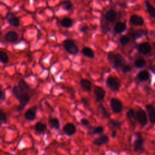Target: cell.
<instances>
[{
	"label": "cell",
	"instance_id": "cell-30",
	"mask_svg": "<svg viewBox=\"0 0 155 155\" xmlns=\"http://www.w3.org/2000/svg\"><path fill=\"white\" fill-rule=\"evenodd\" d=\"M0 60H1V62L4 64H6L9 61V58L7 54L3 51H0Z\"/></svg>",
	"mask_w": 155,
	"mask_h": 155
},
{
	"label": "cell",
	"instance_id": "cell-14",
	"mask_svg": "<svg viewBox=\"0 0 155 155\" xmlns=\"http://www.w3.org/2000/svg\"><path fill=\"white\" fill-rule=\"evenodd\" d=\"M80 85L82 89L85 92H90L92 90V83L87 79H81Z\"/></svg>",
	"mask_w": 155,
	"mask_h": 155
},
{
	"label": "cell",
	"instance_id": "cell-25",
	"mask_svg": "<svg viewBox=\"0 0 155 155\" xmlns=\"http://www.w3.org/2000/svg\"><path fill=\"white\" fill-rule=\"evenodd\" d=\"M144 33H145V32L143 30L140 29V30L133 31L130 33V36L134 39H137V38H139L143 37L144 35Z\"/></svg>",
	"mask_w": 155,
	"mask_h": 155
},
{
	"label": "cell",
	"instance_id": "cell-39",
	"mask_svg": "<svg viewBox=\"0 0 155 155\" xmlns=\"http://www.w3.org/2000/svg\"><path fill=\"white\" fill-rule=\"evenodd\" d=\"M88 29H89L88 26H83L82 27H81L80 28V31H81V32H82V33H85L87 31Z\"/></svg>",
	"mask_w": 155,
	"mask_h": 155
},
{
	"label": "cell",
	"instance_id": "cell-28",
	"mask_svg": "<svg viewBox=\"0 0 155 155\" xmlns=\"http://www.w3.org/2000/svg\"><path fill=\"white\" fill-rule=\"evenodd\" d=\"M137 77L140 81H145L148 79L149 73L145 71H143L137 75Z\"/></svg>",
	"mask_w": 155,
	"mask_h": 155
},
{
	"label": "cell",
	"instance_id": "cell-4",
	"mask_svg": "<svg viewBox=\"0 0 155 155\" xmlns=\"http://www.w3.org/2000/svg\"><path fill=\"white\" fill-rule=\"evenodd\" d=\"M63 47L67 52L71 55H76L79 51L77 46L70 40H66L63 42Z\"/></svg>",
	"mask_w": 155,
	"mask_h": 155
},
{
	"label": "cell",
	"instance_id": "cell-38",
	"mask_svg": "<svg viewBox=\"0 0 155 155\" xmlns=\"http://www.w3.org/2000/svg\"><path fill=\"white\" fill-rule=\"evenodd\" d=\"M81 102L82 103V104H84L85 107H87L89 105L88 100L87 99H85V98H82L81 99Z\"/></svg>",
	"mask_w": 155,
	"mask_h": 155
},
{
	"label": "cell",
	"instance_id": "cell-36",
	"mask_svg": "<svg viewBox=\"0 0 155 155\" xmlns=\"http://www.w3.org/2000/svg\"><path fill=\"white\" fill-rule=\"evenodd\" d=\"M131 68L129 65H124L122 68V71L124 73H126L131 71Z\"/></svg>",
	"mask_w": 155,
	"mask_h": 155
},
{
	"label": "cell",
	"instance_id": "cell-22",
	"mask_svg": "<svg viewBox=\"0 0 155 155\" xmlns=\"http://www.w3.org/2000/svg\"><path fill=\"white\" fill-rule=\"evenodd\" d=\"M48 124L50 126L57 130H59L60 127V120L57 118H51L48 119Z\"/></svg>",
	"mask_w": 155,
	"mask_h": 155
},
{
	"label": "cell",
	"instance_id": "cell-37",
	"mask_svg": "<svg viewBox=\"0 0 155 155\" xmlns=\"http://www.w3.org/2000/svg\"><path fill=\"white\" fill-rule=\"evenodd\" d=\"M81 124L82 126H89L90 123H89V120H88L87 119H85V118H82V119H81Z\"/></svg>",
	"mask_w": 155,
	"mask_h": 155
},
{
	"label": "cell",
	"instance_id": "cell-20",
	"mask_svg": "<svg viewBox=\"0 0 155 155\" xmlns=\"http://www.w3.org/2000/svg\"><path fill=\"white\" fill-rule=\"evenodd\" d=\"M82 53L85 57L89 58H93L95 57L93 50L91 49L90 47H84L82 50Z\"/></svg>",
	"mask_w": 155,
	"mask_h": 155
},
{
	"label": "cell",
	"instance_id": "cell-32",
	"mask_svg": "<svg viewBox=\"0 0 155 155\" xmlns=\"http://www.w3.org/2000/svg\"><path fill=\"white\" fill-rule=\"evenodd\" d=\"M62 7L65 10H70L73 7V4L71 1L67 0L62 3Z\"/></svg>",
	"mask_w": 155,
	"mask_h": 155
},
{
	"label": "cell",
	"instance_id": "cell-21",
	"mask_svg": "<svg viewBox=\"0 0 155 155\" xmlns=\"http://www.w3.org/2000/svg\"><path fill=\"white\" fill-rule=\"evenodd\" d=\"M145 5L146 7V9L150 16L152 18H155V8L150 4L147 0L145 1Z\"/></svg>",
	"mask_w": 155,
	"mask_h": 155
},
{
	"label": "cell",
	"instance_id": "cell-6",
	"mask_svg": "<svg viewBox=\"0 0 155 155\" xmlns=\"http://www.w3.org/2000/svg\"><path fill=\"white\" fill-rule=\"evenodd\" d=\"M136 117L137 121L141 125L145 126L147 124V117L144 110L142 109H140L137 110L136 113Z\"/></svg>",
	"mask_w": 155,
	"mask_h": 155
},
{
	"label": "cell",
	"instance_id": "cell-7",
	"mask_svg": "<svg viewBox=\"0 0 155 155\" xmlns=\"http://www.w3.org/2000/svg\"><path fill=\"white\" fill-rule=\"evenodd\" d=\"M4 40L10 43H16L18 40V35L15 31H9L7 32L4 35Z\"/></svg>",
	"mask_w": 155,
	"mask_h": 155
},
{
	"label": "cell",
	"instance_id": "cell-15",
	"mask_svg": "<svg viewBox=\"0 0 155 155\" xmlns=\"http://www.w3.org/2000/svg\"><path fill=\"white\" fill-rule=\"evenodd\" d=\"M109 141V137L107 136H102L96 139L93 141V144L97 146H101L104 144H106Z\"/></svg>",
	"mask_w": 155,
	"mask_h": 155
},
{
	"label": "cell",
	"instance_id": "cell-27",
	"mask_svg": "<svg viewBox=\"0 0 155 155\" xmlns=\"http://www.w3.org/2000/svg\"><path fill=\"white\" fill-rule=\"evenodd\" d=\"M109 125L110 126V127L111 128L116 129V130L120 129V127H121V123L118 121V120H113V119H112L110 120L109 123Z\"/></svg>",
	"mask_w": 155,
	"mask_h": 155
},
{
	"label": "cell",
	"instance_id": "cell-23",
	"mask_svg": "<svg viewBox=\"0 0 155 155\" xmlns=\"http://www.w3.org/2000/svg\"><path fill=\"white\" fill-rule=\"evenodd\" d=\"M34 129H35V130L37 133L41 134L45 132L46 130V126L41 122H38L35 124V127H34Z\"/></svg>",
	"mask_w": 155,
	"mask_h": 155
},
{
	"label": "cell",
	"instance_id": "cell-24",
	"mask_svg": "<svg viewBox=\"0 0 155 155\" xmlns=\"http://www.w3.org/2000/svg\"><path fill=\"white\" fill-rule=\"evenodd\" d=\"M61 24L64 28H70L73 25V21L69 18H64L61 20Z\"/></svg>",
	"mask_w": 155,
	"mask_h": 155
},
{
	"label": "cell",
	"instance_id": "cell-29",
	"mask_svg": "<svg viewBox=\"0 0 155 155\" xmlns=\"http://www.w3.org/2000/svg\"><path fill=\"white\" fill-rule=\"evenodd\" d=\"M98 109L99 110L100 114H101V116L102 118L104 119L109 117V113H108V112L107 111V110L104 106L102 105H99L98 106Z\"/></svg>",
	"mask_w": 155,
	"mask_h": 155
},
{
	"label": "cell",
	"instance_id": "cell-12",
	"mask_svg": "<svg viewBox=\"0 0 155 155\" xmlns=\"http://www.w3.org/2000/svg\"><path fill=\"white\" fill-rule=\"evenodd\" d=\"M37 107L35 106L32 107L29 109L24 113V118L28 120H33L36 118Z\"/></svg>",
	"mask_w": 155,
	"mask_h": 155
},
{
	"label": "cell",
	"instance_id": "cell-35",
	"mask_svg": "<svg viewBox=\"0 0 155 155\" xmlns=\"http://www.w3.org/2000/svg\"><path fill=\"white\" fill-rule=\"evenodd\" d=\"M103 132H104V127L101 126L96 127L93 130V133L94 134H102Z\"/></svg>",
	"mask_w": 155,
	"mask_h": 155
},
{
	"label": "cell",
	"instance_id": "cell-40",
	"mask_svg": "<svg viewBox=\"0 0 155 155\" xmlns=\"http://www.w3.org/2000/svg\"><path fill=\"white\" fill-rule=\"evenodd\" d=\"M4 98H5V95H4V93L3 91V90H1V101L4 100Z\"/></svg>",
	"mask_w": 155,
	"mask_h": 155
},
{
	"label": "cell",
	"instance_id": "cell-1",
	"mask_svg": "<svg viewBox=\"0 0 155 155\" xmlns=\"http://www.w3.org/2000/svg\"><path fill=\"white\" fill-rule=\"evenodd\" d=\"M12 93L20 103L17 109L18 110H23L29 102L33 91L29 84L24 80L21 79L18 85L13 87Z\"/></svg>",
	"mask_w": 155,
	"mask_h": 155
},
{
	"label": "cell",
	"instance_id": "cell-3",
	"mask_svg": "<svg viewBox=\"0 0 155 155\" xmlns=\"http://www.w3.org/2000/svg\"><path fill=\"white\" fill-rule=\"evenodd\" d=\"M106 85L113 92H118L120 87V81L116 77L109 76L106 79Z\"/></svg>",
	"mask_w": 155,
	"mask_h": 155
},
{
	"label": "cell",
	"instance_id": "cell-19",
	"mask_svg": "<svg viewBox=\"0 0 155 155\" xmlns=\"http://www.w3.org/2000/svg\"><path fill=\"white\" fill-rule=\"evenodd\" d=\"M127 117L129 119L130 123L134 127L136 125V121L137 119L135 116L134 111L133 109H130L127 112Z\"/></svg>",
	"mask_w": 155,
	"mask_h": 155
},
{
	"label": "cell",
	"instance_id": "cell-34",
	"mask_svg": "<svg viewBox=\"0 0 155 155\" xmlns=\"http://www.w3.org/2000/svg\"><path fill=\"white\" fill-rule=\"evenodd\" d=\"M7 120L6 113L3 112V110H1V112H0V123H1V124H3L7 123Z\"/></svg>",
	"mask_w": 155,
	"mask_h": 155
},
{
	"label": "cell",
	"instance_id": "cell-18",
	"mask_svg": "<svg viewBox=\"0 0 155 155\" xmlns=\"http://www.w3.org/2000/svg\"><path fill=\"white\" fill-rule=\"evenodd\" d=\"M146 109L147 110L149 119L151 124L155 123V110L151 105H147Z\"/></svg>",
	"mask_w": 155,
	"mask_h": 155
},
{
	"label": "cell",
	"instance_id": "cell-11",
	"mask_svg": "<svg viewBox=\"0 0 155 155\" xmlns=\"http://www.w3.org/2000/svg\"><path fill=\"white\" fill-rule=\"evenodd\" d=\"M134 149L137 152H141L143 150L144 148V141L140 134H137V139L134 143Z\"/></svg>",
	"mask_w": 155,
	"mask_h": 155
},
{
	"label": "cell",
	"instance_id": "cell-41",
	"mask_svg": "<svg viewBox=\"0 0 155 155\" xmlns=\"http://www.w3.org/2000/svg\"><path fill=\"white\" fill-rule=\"evenodd\" d=\"M116 131H113L112 132V133L111 134V136L113 137V138H115V137H116Z\"/></svg>",
	"mask_w": 155,
	"mask_h": 155
},
{
	"label": "cell",
	"instance_id": "cell-10",
	"mask_svg": "<svg viewBox=\"0 0 155 155\" xmlns=\"http://www.w3.org/2000/svg\"><path fill=\"white\" fill-rule=\"evenodd\" d=\"M151 46L148 43H143L137 46V50L139 52L143 55H147L151 51Z\"/></svg>",
	"mask_w": 155,
	"mask_h": 155
},
{
	"label": "cell",
	"instance_id": "cell-13",
	"mask_svg": "<svg viewBox=\"0 0 155 155\" xmlns=\"http://www.w3.org/2000/svg\"><path fill=\"white\" fill-rule=\"evenodd\" d=\"M63 131L66 135L72 136L76 133V129L75 126L73 124L70 123H67L64 126Z\"/></svg>",
	"mask_w": 155,
	"mask_h": 155
},
{
	"label": "cell",
	"instance_id": "cell-5",
	"mask_svg": "<svg viewBox=\"0 0 155 155\" xmlns=\"http://www.w3.org/2000/svg\"><path fill=\"white\" fill-rule=\"evenodd\" d=\"M110 107L113 112L115 113H120L123 109L121 101L115 98H112L110 100Z\"/></svg>",
	"mask_w": 155,
	"mask_h": 155
},
{
	"label": "cell",
	"instance_id": "cell-26",
	"mask_svg": "<svg viewBox=\"0 0 155 155\" xmlns=\"http://www.w3.org/2000/svg\"><path fill=\"white\" fill-rule=\"evenodd\" d=\"M9 23L10 24V25H11L13 27H17L20 26V21L18 18H17L16 16H12L11 18H10L9 19Z\"/></svg>",
	"mask_w": 155,
	"mask_h": 155
},
{
	"label": "cell",
	"instance_id": "cell-2",
	"mask_svg": "<svg viewBox=\"0 0 155 155\" xmlns=\"http://www.w3.org/2000/svg\"><path fill=\"white\" fill-rule=\"evenodd\" d=\"M107 60L115 68H119L124 65L125 60L122 55L119 54H109L107 55Z\"/></svg>",
	"mask_w": 155,
	"mask_h": 155
},
{
	"label": "cell",
	"instance_id": "cell-8",
	"mask_svg": "<svg viewBox=\"0 0 155 155\" xmlns=\"http://www.w3.org/2000/svg\"><path fill=\"white\" fill-rule=\"evenodd\" d=\"M130 23L135 26H142L144 24V20L143 17L137 15H133L130 16Z\"/></svg>",
	"mask_w": 155,
	"mask_h": 155
},
{
	"label": "cell",
	"instance_id": "cell-33",
	"mask_svg": "<svg viewBox=\"0 0 155 155\" xmlns=\"http://www.w3.org/2000/svg\"><path fill=\"white\" fill-rule=\"evenodd\" d=\"M130 38L127 36H123L119 39L120 43L123 46L127 45L130 43Z\"/></svg>",
	"mask_w": 155,
	"mask_h": 155
},
{
	"label": "cell",
	"instance_id": "cell-17",
	"mask_svg": "<svg viewBox=\"0 0 155 155\" xmlns=\"http://www.w3.org/2000/svg\"><path fill=\"white\" fill-rule=\"evenodd\" d=\"M126 24L124 22L119 21L116 23L114 27V31L116 33H120L124 32L126 29Z\"/></svg>",
	"mask_w": 155,
	"mask_h": 155
},
{
	"label": "cell",
	"instance_id": "cell-9",
	"mask_svg": "<svg viewBox=\"0 0 155 155\" xmlns=\"http://www.w3.org/2000/svg\"><path fill=\"white\" fill-rule=\"evenodd\" d=\"M94 93L95 95L96 101L97 102H101L103 101L106 96V91L104 90V89L99 87V86L95 87L94 90Z\"/></svg>",
	"mask_w": 155,
	"mask_h": 155
},
{
	"label": "cell",
	"instance_id": "cell-16",
	"mask_svg": "<svg viewBox=\"0 0 155 155\" xmlns=\"http://www.w3.org/2000/svg\"><path fill=\"white\" fill-rule=\"evenodd\" d=\"M117 13L113 10H110L105 15L106 20L110 23L115 21L117 18Z\"/></svg>",
	"mask_w": 155,
	"mask_h": 155
},
{
	"label": "cell",
	"instance_id": "cell-31",
	"mask_svg": "<svg viewBox=\"0 0 155 155\" xmlns=\"http://www.w3.org/2000/svg\"><path fill=\"white\" fill-rule=\"evenodd\" d=\"M145 65V61L143 58L137 59L134 61V66L137 68H142Z\"/></svg>",
	"mask_w": 155,
	"mask_h": 155
}]
</instances>
